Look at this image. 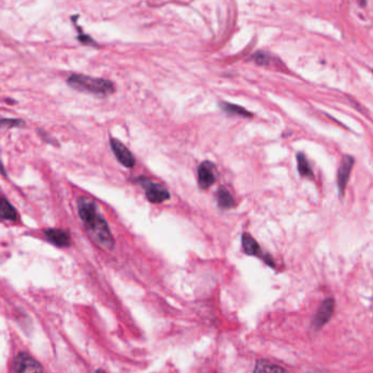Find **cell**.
<instances>
[{
	"label": "cell",
	"instance_id": "obj_4",
	"mask_svg": "<svg viewBox=\"0 0 373 373\" xmlns=\"http://www.w3.org/2000/svg\"><path fill=\"white\" fill-rule=\"evenodd\" d=\"M242 245H243V250H244V252L247 255L260 257L266 263L267 265L275 267V263H273L272 261V257L270 254H266V253L262 251L260 244H258V243L255 241V238L251 235H248V233H243Z\"/></svg>",
	"mask_w": 373,
	"mask_h": 373
},
{
	"label": "cell",
	"instance_id": "obj_5",
	"mask_svg": "<svg viewBox=\"0 0 373 373\" xmlns=\"http://www.w3.org/2000/svg\"><path fill=\"white\" fill-rule=\"evenodd\" d=\"M14 373H44V370L33 357L20 354L14 360Z\"/></svg>",
	"mask_w": 373,
	"mask_h": 373
},
{
	"label": "cell",
	"instance_id": "obj_8",
	"mask_svg": "<svg viewBox=\"0 0 373 373\" xmlns=\"http://www.w3.org/2000/svg\"><path fill=\"white\" fill-rule=\"evenodd\" d=\"M216 182L215 166L209 161H203L198 167V184L203 190L210 187Z\"/></svg>",
	"mask_w": 373,
	"mask_h": 373
},
{
	"label": "cell",
	"instance_id": "obj_10",
	"mask_svg": "<svg viewBox=\"0 0 373 373\" xmlns=\"http://www.w3.org/2000/svg\"><path fill=\"white\" fill-rule=\"evenodd\" d=\"M45 236L49 242L54 243L55 245L66 247L70 245V237L68 233L59 229H49L45 231Z\"/></svg>",
	"mask_w": 373,
	"mask_h": 373
},
{
	"label": "cell",
	"instance_id": "obj_13",
	"mask_svg": "<svg viewBox=\"0 0 373 373\" xmlns=\"http://www.w3.org/2000/svg\"><path fill=\"white\" fill-rule=\"evenodd\" d=\"M297 161H298V171H299L300 175L303 177H307V178H313L314 174H313L312 169L310 167V163L307 161L306 157L303 155V153H298L297 156Z\"/></svg>",
	"mask_w": 373,
	"mask_h": 373
},
{
	"label": "cell",
	"instance_id": "obj_1",
	"mask_svg": "<svg viewBox=\"0 0 373 373\" xmlns=\"http://www.w3.org/2000/svg\"><path fill=\"white\" fill-rule=\"evenodd\" d=\"M78 212L93 240L108 250L113 248L115 242L106 220L98 210L97 203L89 197L82 196L78 200Z\"/></svg>",
	"mask_w": 373,
	"mask_h": 373
},
{
	"label": "cell",
	"instance_id": "obj_14",
	"mask_svg": "<svg viewBox=\"0 0 373 373\" xmlns=\"http://www.w3.org/2000/svg\"><path fill=\"white\" fill-rule=\"evenodd\" d=\"M1 219L2 220H17L18 213L14 209L13 206L10 203L6 198L2 197L1 200Z\"/></svg>",
	"mask_w": 373,
	"mask_h": 373
},
{
	"label": "cell",
	"instance_id": "obj_3",
	"mask_svg": "<svg viewBox=\"0 0 373 373\" xmlns=\"http://www.w3.org/2000/svg\"><path fill=\"white\" fill-rule=\"evenodd\" d=\"M139 182L143 187V190L146 192V196L153 203H162L164 201H168L170 198V193L167 190L166 187L162 186L160 183L152 182L147 178H139Z\"/></svg>",
	"mask_w": 373,
	"mask_h": 373
},
{
	"label": "cell",
	"instance_id": "obj_2",
	"mask_svg": "<svg viewBox=\"0 0 373 373\" xmlns=\"http://www.w3.org/2000/svg\"><path fill=\"white\" fill-rule=\"evenodd\" d=\"M68 84L79 91L107 96L114 92L113 83L106 79L93 78L86 74L73 73L68 78Z\"/></svg>",
	"mask_w": 373,
	"mask_h": 373
},
{
	"label": "cell",
	"instance_id": "obj_6",
	"mask_svg": "<svg viewBox=\"0 0 373 373\" xmlns=\"http://www.w3.org/2000/svg\"><path fill=\"white\" fill-rule=\"evenodd\" d=\"M111 147L114 152V155L116 156L117 160L119 163H122L124 167L126 168H133L135 166L136 160L133 153L128 150L125 145H123L121 141H118L117 139H111Z\"/></svg>",
	"mask_w": 373,
	"mask_h": 373
},
{
	"label": "cell",
	"instance_id": "obj_16",
	"mask_svg": "<svg viewBox=\"0 0 373 373\" xmlns=\"http://www.w3.org/2000/svg\"><path fill=\"white\" fill-rule=\"evenodd\" d=\"M1 124H2V126H16V127L24 125L21 119H11V118H8V119L3 118L1 121Z\"/></svg>",
	"mask_w": 373,
	"mask_h": 373
},
{
	"label": "cell",
	"instance_id": "obj_11",
	"mask_svg": "<svg viewBox=\"0 0 373 373\" xmlns=\"http://www.w3.org/2000/svg\"><path fill=\"white\" fill-rule=\"evenodd\" d=\"M217 200L218 205L220 206L223 209H230V208L236 206L235 198L230 194V192L227 191L226 188H219L217 192Z\"/></svg>",
	"mask_w": 373,
	"mask_h": 373
},
{
	"label": "cell",
	"instance_id": "obj_7",
	"mask_svg": "<svg viewBox=\"0 0 373 373\" xmlns=\"http://www.w3.org/2000/svg\"><path fill=\"white\" fill-rule=\"evenodd\" d=\"M335 302L334 299H326L322 303L319 311L313 321V327L314 330H320L322 326H324L326 323L331 320V317L334 313Z\"/></svg>",
	"mask_w": 373,
	"mask_h": 373
},
{
	"label": "cell",
	"instance_id": "obj_15",
	"mask_svg": "<svg viewBox=\"0 0 373 373\" xmlns=\"http://www.w3.org/2000/svg\"><path fill=\"white\" fill-rule=\"evenodd\" d=\"M220 106L222 109H225L227 113L230 114H235V115H240L243 117H251L252 114L250 112H247L245 108H243L238 105H236V104H230V103H226L222 102L220 103Z\"/></svg>",
	"mask_w": 373,
	"mask_h": 373
},
{
	"label": "cell",
	"instance_id": "obj_17",
	"mask_svg": "<svg viewBox=\"0 0 373 373\" xmlns=\"http://www.w3.org/2000/svg\"><path fill=\"white\" fill-rule=\"evenodd\" d=\"M97 373H105V372H104V371H102V370H99Z\"/></svg>",
	"mask_w": 373,
	"mask_h": 373
},
{
	"label": "cell",
	"instance_id": "obj_12",
	"mask_svg": "<svg viewBox=\"0 0 373 373\" xmlns=\"http://www.w3.org/2000/svg\"><path fill=\"white\" fill-rule=\"evenodd\" d=\"M254 373H288L283 368L273 365L267 360L257 361Z\"/></svg>",
	"mask_w": 373,
	"mask_h": 373
},
{
	"label": "cell",
	"instance_id": "obj_9",
	"mask_svg": "<svg viewBox=\"0 0 373 373\" xmlns=\"http://www.w3.org/2000/svg\"><path fill=\"white\" fill-rule=\"evenodd\" d=\"M354 163H355L354 158L350 156H345L344 159H342V162L340 163L339 169H338L337 186H338V190H339L340 195H344L348 178H349L350 171L352 169V166H354Z\"/></svg>",
	"mask_w": 373,
	"mask_h": 373
}]
</instances>
